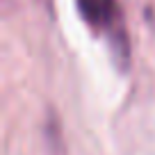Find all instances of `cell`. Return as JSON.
I'll return each instance as SVG.
<instances>
[{
  "label": "cell",
  "instance_id": "1",
  "mask_svg": "<svg viewBox=\"0 0 155 155\" xmlns=\"http://www.w3.org/2000/svg\"><path fill=\"white\" fill-rule=\"evenodd\" d=\"M82 21L98 34H105L112 50V59L121 71L130 66V41L123 25L121 5L116 0H75Z\"/></svg>",
  "mask_w": 155,
  "mask_h": 155
}]
</instances>
